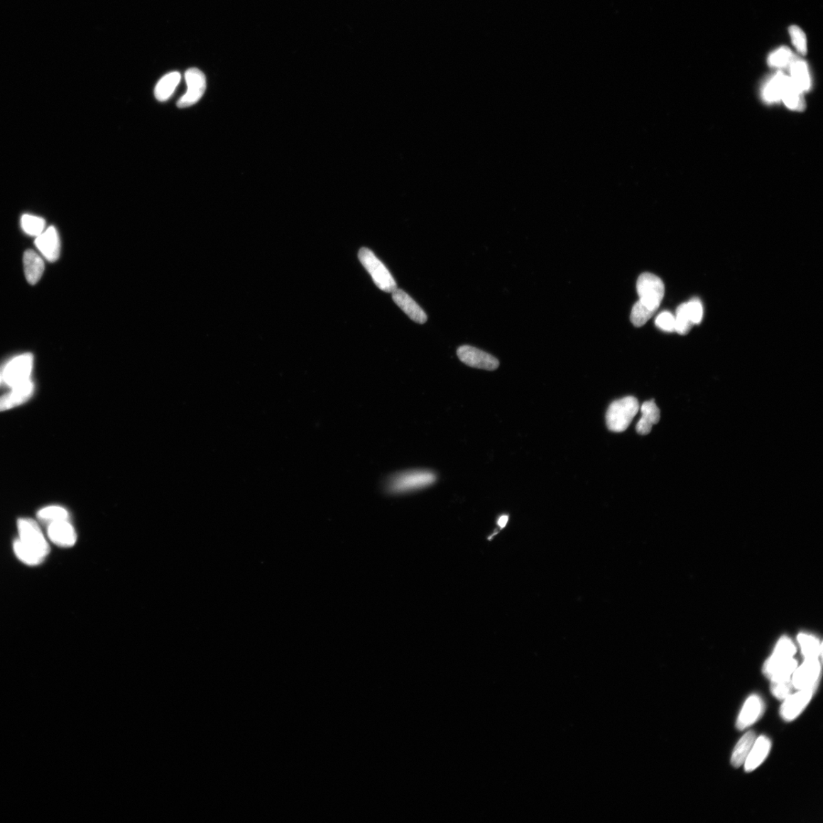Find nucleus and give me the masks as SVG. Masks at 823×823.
<instances>
[{
	"instance_id": "1",
	"label": "nucleus",
	"mask_w": 823,
	"mask_h": 823,
	"mask_svg": "<svg viewBox=\"0 0 823 823\" xmlns=\"http://www.w3.org/2000/svg\"><path fill=\"white\" fill-rule=\"evenodd\" d=\"M19 538L15 540L13 548L17 557L29 566H37L43 562L50 552L43 531L34 520L21 518L18 520Z\"/></svg>"
},
{
	"instance_id": "2",
	"label": "nucleus",
	"mask_w": 823,
	"mask_h": 823,
	"mask_svg": "<svg viewBox=\"0 0 823 823\" xmlns=\"http://www.w3.org/2000/svg\"><path fill=\"white\" fill-rule=\"evenodd\" d=\"M639 410V402L634 397H626L614 401L606 413L609 430L614 432H624L628 428Z\"/></svg>"
},
{
	"instance_id": "3",
	"label": "nucleus",
	"mask_w": 823,
	"mask_h": 823,
	"mask_svg": "<svg viewBox=\"0 0 823 823\" xmlns=\"http://www.w3.org/2000/svg\"><path fill=\"white\" fill-rule=\"evenodd\" d=\"M436 475L430 471L405 472L393 476L388 484L389 493L403 494L428 487L436 481Z\"/></svg>"
},
{
	"instance_id": "4",
	"label": "nucleus",
	"mask_w": 823,
	"mask_h": 823,
	"mask_svg": "<svg viewBox=\"0 0 823 823\" xmlns=\"http://www.w3.org/2000/svg\"><path fill=\"white\" fill-rule=\"evenodd\" d=\"M637 290L639 296L638 303L654 315L665 295L663 280L652 273H643L638 279Z\"/></svg>"
},
{
	"instance_id": "5",
	"label": "nucleus",
	"mask_w": 823,
	"mask_h": 823,
	"mask_svg": "<svg viewBox=\"0 0 823 823\" xmlns=\"http://www.w3.org/2000/svg\"><path fill=\"white\" fill-rule=\"evenodd\" d=\"M359 258L378 288L387 293H392L397 289V283L389 270L371 249L361 248L359 250Z\"/></svg>"
},
{
	"instance_id": "6",
	"label": "nucleus",
	"mask_w": 823,
	"mask_h": 823,
	"mask_svg": "<svg viewBox=\"0 0 823 823\" xmlns=\"http://www.w3.org/2000/svg\"><path fill=\"white\" fill-rule=\"evenodd\" d=\"M33 364L34 357L30 353L16 357L5 367L3 381L11 388L29 381Z\"/></svg>"
},
{
	"instance_id": "7",
	"label": "nucleus",
	"mask_w": 823,
	"mask_h": 823,
	"mask_svg": "<svg viewBox=\"0 0 823 823\" xmlns=\"http://www.w3.org/2000/svg\"><path fill=\"white\" fill-rule=\"evenodd\" d=\"M187 89L185 95L177 103L179 108L190 107L199 102L206 90V78L199 69L191 68L185 72Z\"/></svg>"
},
{
	"instance_id": "8",
	"label": "nucleus",
	"mask_w": 823,
	"mask_h": 823,
	"mask_svg": "<svg viewBox=\"0 0 823 823\" xmlns=\"http://www.w3.org/2000/svg\"><path fill=\"white\" fill-rule=\"evenodd\" d=\"M457 356L467 366L486 371H495L498 360L491 354L470 346H462L457 351Z\"/></svg>"
},
{
	"instance_id": "9",
	"label": "nucleus",
	"mask_w": 823,
	"mask_h": 823,
	"mask_svg": "<svg viewBox=\"0 0 823 823\" xmlns=\"http://www.w3.org/2000/svg\"><path fill=\"white\" fill-rule=\"evenodd\" d=\"M820 663L818 659H806L799 668L797 667L792 676L794 689L797 690L812 689L816 690L820 675Z\"/></svg>"
},
{
	"instance_id": "10",
	"label": "nucleus",
	"mask_w": 823,
	"mask_h": 823,
	"mask_svg": "<svg viewBox=\"0 0 823 823\" xmlns=\"http://www.w3.org/2000/svg\"><path fill=\"white\" fill-rule=\"evenodd\" d=\"M815 690L807 689L798 690L789 695L780 707V716L786 721H792L805 711L812 699Z\"/></svg>"
},
{
	"instance_id": "11",
	"label": "nucleus",
	"mask_w": 823,
	"mask_h": 823,
	"mask_svg": "<svg viewBox=\"0 0 823 823\" xmlns=\"http://www.w3.org/2000/svg\"><path fill=\"white\" fill-rule=\"evenodd\" d=\"M765 704L758 695L753 694L748 697L739 714L736 721V728L738 731H744L757 722L763 715Z\"/></svg>"
},
{
	"instance_id": "12",
	"label": "nucleus",
	"mask_w": 823,
	"mask_h": 823,
	"mask_svg": "<svg viewBox=\"0 0 823 823\" xmlns=\"http://www.w3.org/2000/svg\"><path fill=\"white\" fill-rule=\"evenodd\" d=\"M35 391V385L31 380L18 385L12 391L0 398V412L17 408L26 403Z\"/></svg>"
},
{
	"instance_id": "13",
	"label": "nucleus",
	"mask_w": 823,
	"mask_h": 823,
	"mask_svg": "<svg viewBox=\"0 0 823 823\" xmlns=\"http://www.w3.org/2000/svg\"><path fill=\"white\" fill-rule=\"evenodd\" d=\"M35 243L48 261L51 263L57 261L60 254V241L55 227H50L38 236Z\"/></svg>"
},
{
	"instance_id": "14",
	"label": "nucleus",
	"mask_w": 823,
	"mask_h": 823,
	"mask_svg": "<svg viewBox=\"0 0 823 823\" xmlns=\"http://www.w3.org/2000/svg\"><path fill=\"white\" fill-rule=\"evenodd\" d=\"M48 535L52 543L62 547L74 546L77 541L76 531L67 520L51 523L48 528Z\"/></svg>"
},
{
	"instance_id": "15",
	"label": "nucleus",
	"mask_w": 823,
	"mask_h": 823,
	"mask_svg": "<svg viewBox=\"0 0 823 823\" xmlns=\"http://www.w3.org/2000/svg\"><path fill=\"white\" fill-rule=\"evenodd\" d=\"M392 298L394 303L418 324L423 325L428 320L423 308L404 290L398 288L394 290Z\"/></svg>"
},
{
	"instance_id": "16",
	"label": "nucleus",
	"mask_w": 823,
	"mask_h": 823,
	"mask_svg": "<svg viewBox=\"0 0 823 823\" xmlns=\"http://www.w3.org/2000/svg\"><path fill=\"white\" fill-rule=\"evenodd\" d=\"M797 667V663L793 658L787 660H777L769 658L764 665L763 673L770 681L791 679Z\"/></svg>"
},
{
	"instance_id": "17",
	"label": "nucleus",
	"mask_w": 823,
	"mask_h": 823,
	"mask_svg": "<svg viewBox=\"0 0 823 823\" xmlns=\"http://www.w3.org/2000/svg\"><path fill=\"white\" fill-rule=\"evenodd\" d=\"M770 747H772V743L768 737L762 736L756 739L751 751H750L744 763L746 773L753 772L763 763L770 752Z\"/></svg>"
},
{
	"instance_id": "18",
	"label": "nucleus",
	"mask_w": 823,
	"mask_h": 823,
	"mask_svg": "<svg viewBox=\"0 0 823 823\" xmlns=\"http://www.w3.org/2000/svg\"><path fill=\"white\" fill-rule=\"evenodd\" d=\"M641 411L642 418L637 425L636 430L640 435H648L652 430L653 425L660 422V410L655 400H651L643 403Z\"/></svg>"
},
{
	"instance_id": "19",
	"label": "nucleus",
	"mask_w": 823,
	"mask_h": 823,
	"mask_svg": "<svg viewBox=\"0 0 823 823\" xmlns=\"http://www.w3.org/2000/svg\"><path fill=\"white\" fill-rule=\"evenodd\" d=\"M25 275L28 283L36 285L43 276L45 271V263L33 250L28 249L23 256Z\"/></svg>"
},
{
	"instance_id": "20",
	"label": "nucleus",
	"mask_w": 823,
	"mask_h": 823,
	"mask_svg": "<svg viewBox=\"0 0 823 823\" xmlns=\"http://www.w3.org/2000/svg\"><path fill=\"white\" fill-rule=\"evenodd\" d=\"M803 93L795 85V83L790 77H785L781 101H783L788 109L796 111H801L805 109V102Z\"/></svg>"
},
{
	"instance_id": "21",
	"label": "nucleus",
	"mask_w": 823,
	"mask_h": 823,
	"mask_svg": "<svg viewBox=\"0 0 823 823\" xmlns=\"http://www.w3.org/2000/svg\"><path fill=\"white\" fill-rule=\"evenodd\" d=\"M756 739V734L753 731H748L738 742L731 758V764L734 768H739L745 763Z\"/></svg>"
},
{
	"instance_id": "22",
	"label": "nucleus",
	"mask_w": 823,
	"mask_h": 823,
	"mask_svg": "<svg viewBox=\"0 0 823 823\" xmlns=\"http://www.w3.org/2000/svg\"><path fill=\"white\" fill-rule=\"evenodd\" d=\"M181 80L179 72H172L164 76L156 86L154 94L160 102L168 100L173 95Z\"/></svg>"
},
{
	"instance_id": "23",
	"label": "nucleus",
	"mask_w": 823,
	"mask_h": 823,
	"mask_svg": "<svg viewBox=\"0 0 823 823\" xmlns=\"http://www.w3.org/2000/svg\"><path fill=\"white\" fill-rule=\"evenodd\" d=\"M790 78L795 85L803 92L809 91L811 87V78L807 62L804 60H794L790 65Z\"/></svg>"
},
{
	"instance_id": "24",
	"label": "nucleus",
	"mask_w": 823,
	"mask_h": 823,
	"mask_svg": "<svg viewBox=\"0 0 823 823\" xmlns=\"http://www.w3.org/2000/svg\"><path fill=\"white\" fill-rule=\"evenodd\" d=\"M785 77L778 72L767 81L763 89V97L766 102L772 104L781 101Z\"/></svg>"
},
{
	"instance_id": "25",
	"label": "nucleus",
	"mask_w": 823,
	"mask_h": 823,
	"mask_svg": "<svg viewBox=\"0 0 823 823\" xmlns=\"http://www.w3.org/2000/svg\"><path fill=\"white\" fill-rule=\"evenodd\" d=\"M798 641L801 645L802 653L806 659H818L822 652L821 645L818 640L810 635L800 633Z\"/></svg>"
},
{
	"instance_id": "26",
	"label": "nucleus",
	"mask_w": 823,
	"mask_h": 823,
	"mask_svg": "<svg viewBox=\"0 0 823 823\" xmlns=\"http://www.w3.org/2000/svg\"><path fill=\"white\" fill-rule=\"evenodd\" d=\"M45 221L43 218L24 214L21 218V225L23 231L30 236H38L45 231Z\"/></svg>"
},
{
	"instance_id": "27",
	"label": "nucleus",
	"mask_w": 823,
	"mask_h": 823,
	"mask_svg": "<svg viewBox=\"0 0 823 823\" xmlns=\"http://www.w3.org/2000/svg\"><path fill=\"white\" fill-rule=\"evenodd\" d=\"M795 60L792 51L788 48H780L770 54L768 58V65L775 68L790 67Z\"/></svg>"
},
{
	"instance_id": "28",
	"label": "nucleus",
	"mask_w": 823,
	"mask_h": 823,
	"mask_svg": "<svg viewBox=\"0 0 823 823\" xmlns=\"http://www.w3.org/2000/svg\"><path fill=\"white\" fill-rule=\"evenodd\" d=\"M675 320V331L680 335H686L694 325L689 315V312H687L686 303L681 305L677 308Z\"/></svg>"
},
{
	"instance_id": "29",
	"label": "nucleus",
	"mask_w": 823,
	"mask_h": 823,
	"mask_svg": "<svg viewBox=\"0 0 823 823\" xmlns=\"http://www.w3.org/2000/svg\"><path fill=\"white\" fill-rule=\"evenodd\" d=\"M38 516L40 519L47 520V522L55 523L58 520H65L68 519V513L64 508L60 506H48L40 509L38 513Z\"/></svg>"
},
{
	"instance_id": "30",
	"label": "nucleus",
	"mask_w": 823,
	"mask_h": 823,
	"mask_svg": "<svg viewBox=\"0 0 823 823\" xmlns=\"http://www.w3.org/2000/svg\"><path fill=\"white\" fill-rule=\"evenodd\" d=\"M796 653L795 644L787 638H781L778 643L772 658L778 660L793 658Z\"/></svg>"
},
{
	"instance_id": "31",
	"label": "nucleus",
	"mask_w": 823,
	"mask_h": 823,
	"mask_svg": "<svg viewBox=\"0 0 823 823\" xmlns=\"http://www.w3.org/2000/svg\"><path fill=\"white\" fill-rule=\"evenodd\" d=\"M770 692L778 700H785L794 689L791 679L770 681Z\"/></svg>"
},
{
	"instance_id": "32",
	"label": "nucleus",
	"mask_w": 823,
	"mask_h": 823,
	"mask_svg": "<svg viewBox=\"0 0 823 823\" xmlns=\"http://www.w3.org/2000/svg\"><path fill=\"white\" fill-rule=\"evenodd\" d=\"M789 33L793 45L800 54L805 55L807 51V40L803 30L796 26H790Z\"/></svg>"
},
{
	"instance_id": "33",
	"label": "nucleus",
	"mask_w": 823,
	"mask_h": 823,
	"mask_svg": "<svg viewBox=\"0 0 823 823\" xmlns=\"http://www.w3.org/2000/svg\"><path fill=\"white\" fill-rule=\"evenodd\" d=\"M687 312L693 325H699L703 319L704 309L699 299L694 298L686 303Z\"/></svg>"
},
{
	"instance_id": "34",
	"label": "nucleus",
	"mask_w": 823,
	"mask_h": 823,
	"mask_svg": "<svg viewBox=\"0 0 823 823\" xmlns=\"http://www.w3.org/2000/svg\"><path fill=\"white\" fill-rule=\"evenodd\" d=\"M655 322L656 327L665 332H672L675 331V316L670 312H662L661 314L659 315L658 317H656Z\"/></svg>"
},
{
	"instance_id": "35",
	"label": "nucleus",
	"mask_w": 823,
	"mask_h": 823,
	"mask_svg": "<svg viewBox=\"0 0 823 823\" xmlns=\"http://www.w3.org/2000/svg\"><path fill=\"white\" fill-rule=\"evenodd\" d=\"M509 516L508 515H503L497 520V525L499 527L498 531L503 530L508 522Z\"/></svg>"
},
{
	"instance_id": "36",
	"label": "nucleus",
	"mask_w": 823,
	"mask_h": 823,
	"mask_svg": "<svg viewBox=\"0 0 823 823\" xmlns=\"http://www.w3.org/2000/svg\"><path fill=\"white\" fill-rule=\"evenodd\" d=\"M2 381H3L2 375H0V383H1Z\"/></svg>"
}]
</instances>
